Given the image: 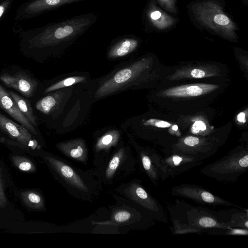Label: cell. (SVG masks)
Segmentation results:
<instances>
[{
	"label": "cell",
	"instance_id": "6da1fadb",
	"mask_svg": "<svg viewBox=\"0 0 248 248\" xmlns=\"http://www.w3.org/2000/svg\"><path fill=\"white\" fill-rule=\"evenodd\" d=\"M44 158L55 178L70 195L90 202L99 197L103 183L93 170H83L52 155H46Z\"/></svg>",
	"mask_w": 248,
	"mask_h": 248
},
{
	"label": "cell",
	"instance_id": "7a4b0ae2",
	"mask_svg": "<svg viewBox=\"0 0 248 248\" xmlns=\"http://www.w3.org/2000/svg\"><path fill=\"white\" fill-rule=\"evenodd\" d=\"M149 61L145 59L118 67L100 78L93 93V99L98 100L134 86L141 74L148 68Z\"/></svg>",
	"mask_w": 248,
	"mask_h": 248
},
{
	"label": "cell",
	"instance_id": "3957f363",
	"mask_svg": "<svg viewBox=\"0 0 248 248\" xmlns=\"http://www.w3.org/2000/svg\"><path fill=\"white\" fill-rule=\"evenodd\" d=\"M168 210L170 219L186 224L201 233L229 228L217 220L215 211L200 206H193L184 201L176 200L175 204L168 207Z\"/></svg>",
	"mask_w": 248,
	"mask_h": 248
},
{
	"label": "cell",
	"instance_id": "277c9868",
	"mask_svg": "<svg viewBox=\"0 0 248 248\" xmlns=\"http://www.w3.org/2000/svg\"><path fill=\"white\" fill-rule=\"evenodd\" d=\"M248 170V150L239 147L201 170L203 175L223 183H234Z\"/></svg>",
	"mask_w": 248,
	"mask_h": 248
},
{
	"label": "cell",
	"instance_id": "5b68a950",
	"mask_svg": "<svg viewBox=\"0 0 248 248\" xmlns=\"http://www.w3.org/2000/svg\"><path fill=\"white\" fill-rule=\"evenodd\" d=\"M137 164L130 147L123 143L93 170L102 183L110 185L134 172Z\"/></svg>",
	"mask_w": 248,
	"mask_h": 248
},
{
	"label": "cell",
	"instance_id": "8992f818",
	"mask_svg": "<svg viewBox=\"0 0 248 248\" xmlns=\"http://www.w3.org/2000/svg\"><path fill=\"white\" fill-rule=\"evenodd\" d=\"M142 182L140 180L134 179L126 183H122L115 190L125 199L146 210L155 220L167 223L168 219L163 207L145 188Z\"/></svg>",
	"mask_w": 248,
	"mask_h": 248
},
{
	"label": "cell",
	"instance_id": "52a82bcc",
	"mask_svg": "<svg viewBox=\"0 0 248 248\" xmlns=\"http://www.w3.org/2000/svg\"><path fill=\"white\" fill-rule=\"evenodd\" d=\"M154 220L148 211L138 205L137 207L121 205L112 209L108 220L93 223L116 227L128 225L138 229H146L152 225Z\"/></svg>",
	"mask_w": 248,
	"mask_h": 248
},
{
	"label": "cell",
	"instance_id": "ba28073f",
	"mask_svg": "<svg viewBox=\"0 0 248 248\" xmlns=\"http://www.w3.org/2000/svg\"><path fill=\"white\" fill-rule=\"evenodd\" d=\"M91 16H78L62 22L49 29L39 39L38 46H52L72 39L92 23Z\"/></svg>",
	"mask_w": 248,
	"mask_h": 248
},
{
	"label": "cell",
	"instance_id": "9c48e42d",
	"mask_svg": "<svg viewBox=\"0 0 248 248\" xmlns=\"http://www.w3.org/2000/svg\"><path fill=\"white\" fill-rule=\"evenodd\" d=\"M170 194L173 196L189 199L203 205L234 206L241 208L211 193L207 189L196 185L182 184L174 186L170 190Z\"/></svg>",
	"mask_w": 248,
	"mask_h": 248
},
{
	"label": "cell",
	"instance_id": "30bf717a",
	"mask_svg": "<svg viewBox=\"0 0 248 248\" xmlns=\"http://www.w3.org/2000/svg\"><path fill=\"white\" fill-rule=\"evenodd\" d=\"M202 163V161L186 155L170 154L165 157L160 155V180H165L169 177L173 178Z\"/></svg>",
	"mask_w": 248,
	"mask_h": 248
},
{
	"label": "cell",
	"instance_id": "8fae6325",
	"mask_svg": "<svg viewBox=\"0 0 248 248\" xmlns=\"http://www.w3.org/2000/svg\"><path fill=\"white\" fill-rule=\"evenodd\" d=\"M121 137L118 130L110 129L96 138L93 145V163L95 167L102 163L123 144Z\"/></svg>",
	"mask_w": 248,
	"mask_h": 248
},
{
	"label": "cell",
	"instance_id": "7c38bea8",
	"mask_svg": "<svg viewBox=\"0 0 248 248\" xmlns=\"http://www.w3.org/2000/svg\"><path fill=\"white\" fill-rule=\"evenodd\" d=\"M130 141L137 153L138 163L141 170L154 184L157 186L160 180V155L154 150L140 146L132 139Z\"/></svg>",
	"mask_w": 248,
	"mask_h": 248
},
{
	"label": "cell",
	"instance_id": "4fadbf2b",
	"mask_svg": "<svg viewBox=\"0 0 248 248\" xmlns=\"http://www.w3.org/2000/svg\"><path fill=\"white\" fill-rule=\"evenodd\" d=\"M0 79L6 86L16 90L27 97L34 95L38 86L37 81L24 72L13 75L4 74L0 77Z\"/></svg>",
	"mask_w": 248,
	"mask_h": 248
},
{
	"label": "cell",
	"instance_id": "5bb4252c",
	"mask_svg": "<svg viewBox=\"0 0 248 248\" xmlns=\"http://www.w3.org/2000/svg\"><path fill=\"white\" fill-rule=\"evenodd\" d=\"M56 147L66 157L84 164L87 163L89 151L83 139L77 138L60 142Z\"/></svg>",
	"mask_w": 248,
	"mask_h": 248
},
{
	"label": "cell",
	"instance_id": "9a60e30c",
	"mask_svg": "<svg viewBox=\"0 0 248 248\" xmlns=\"http://www.w3.org/2000/svg\"><path fill=\"white\" fill-rule=\"evenodd\" d=\"M218 86L207 83L181 85L162 91L160 95L167 97H186L200 96L211 92Z\"/></svg>",
	"mask_w": 248,
	"mask_h": 248
},
{
	"label": "cell",
	"instance_id": "2e32d148",
	"mask_svg": "<svg viewBox=\"0 0 248 248\" xmlns=\"http://www.w3.org/2000/svg\"><path fill=\"white\" fill-rule=\"evenodd\" d=\"M0 108L25 126L31 133L37 135V131L34 127L19 110L9 93L1 85H0Z\"/></svg>",
	"mask_w": 248,
	"mask_h": 248
},
{
	"label": "cell",
	"instance_id": "e0dca14e",
	"mask_svg": "<svg viewBox=\"0 0 248 248\" xmlns=\"http://www.w3.org/2000/svg\"><path fill=\"white\" fill-rule=\"evenodd\" d=\"M217 220L229 228L248 229V211L247 209H228L215 211Z\"/></svg>",
	"mask_w": 248,
	"mask_h": 248
},
{
	"label": "cell",
	"instance_id": "ac0fdd59",
	"mask_svg": "<svg viewBox=\"0 0 248 248\" xmlns=\"http://www.w3.org/2000/svg\"><path fill=\"white\" fill-rule=\"evenodd\" d=\"M73 87L52 92L37 102L36 108L45 114L48 115L52 112L59 108L62 103L68 99V96L72 93Z\"/></svg>",
	"mask_w": 248,
	"mask_h": 248
},
{
	"label": "cell",
	"instance_id": "d6986e66",
	"mask_svg": "<svg viewBox=\"0 0 248 248\" xmlns=\"http://www.w3.org/2000/svg\"><path fill=\"white\" fill-rule=\"evenodd\" d=\"M0 129L12 139L26 146H29L32 140L31 132L25 126L16 124L0 113Z\"/></svg>",
	"mask_w": 248,
	"mask_h": 248
},
{
	"label": "cell",
	"instance_id": "ffe728a7",
	"mask_svg": "<svg viewBox=\"0 0 248 248\" xmlns=\"http://www.w3.org/2000/svg\"><path fill=\"white\" fill-rule=\"evenodd\" d=\"M138 46V41L132 38H125L112 46L108 52L110 59H116L126 56L133 52Z\"/></svg>",
	"mask_w": 248,
	"mask_h": 248
},
{
	"label": "cell",
	"instance_id": "44dd1931",
	"mask_svg": "<svg viewBox=\"0 0 248 248\" xmlns=\"http://www.w3.org/2000/svg\"><path fill=\"white\" fill-rule=\"evenodd\" d=\"M217 73L213 68L198 67L179 70L171 76L170 79L181 78H201L217 75Z\"/></svg>",
	"mask_w": 248,
	"mask_h": 248
},
{
	"label": "cell",
	"instance_id": "7402d4cb",
	"mask_svg": "<svg viewBox=\"0 0 248 248\" xmlns=\"http://www.w3.org/2000/svg\"><path fill=\"white\" fill-rule=\"evenodd\" d=\"M87 80V75H76L68 76L58 80L48 87L43 94H46L58 90L74 86L76 84L83 83Z\"/></svg>",
	"mask_w": 248,
	"mask_h": 248
},
{
	"label": "cell",
	"instance_id": "603a6c76",
	"mask_svg": "<svg viewBox=\"0 0 248 248\" xmlns=\"http://www.w3.org/2000/svg\"><path fill=\"white\" fill-rule=\"evenodd\" d=\"M9 93L15 102L21 112L33 125H37L36 117L34 116L30 103L18 94L10 91Z\"/></svg>",
	"mask_w": 248,
	"mask_h": 248
},
{
	"label": "cell",
	"instance_id": "cb8c5ba5",
	"mask_svg": "<svg viewBox=\"0 0 248 248\" xmlns=\"http://www.w3.org/2000/svg\"><path fill=\"white\" fill-rule=\"evenodd\" d=\"M80 0H37L29 5L27 9L28 11L37 12Z\"/></svg>",
	"mask_w": 248,
	"mask_h": 248
},
{
	"label": "cell",
	"instance_id": "d4e9b609",
	"mask_svg": "<svg viewBox=\"0 0 248 248\" xmlns=\"http://www.w3.org/2000/svg\"><path fill=\"white\" fill-rule=\"evenodd\" d=\"M20 195L24 202L28 207L34 209H45L43 198L39 193L34 191H26L22 192Z\"/></svg>",
	"mask_w": 248,
	"mask_h": 248
},
{
	"label": "cell",
	"instance_id": "484cf974",
	"mask_svg": "<svg viewBox=\"0 0 248 248\" xmlns=\"http://www.w3.org/2000/svg\"><path fill=\"white\" fill-rule=\"evenodd\" d=\"M172 223V226L170 228L172 234H182L187 233H200V232L197 230L182 223L180 222L175 219H171Z\"/></svg>",
	"mask_w": 248,
	"mask_h": 248
},
{
	"label": "cell",
	"instance_id": "4316f807",
	"mask_svg": "<svg viewBox=\"0 0 248 248\" xmlns=\"http://www.w3.org/2000/svg\"><path fill=\"white\" fill-rule=\"evenodd\" d=\"M12 160L15 165L21 170L26 172H33L35 167L29 159L21 156H13Z\"/></svg>",
	"mask_w": 248,
	"mask_h": 248
},
{
	"label": "cell",
	"instance_id": "83f0119b",
	"mask_svg": "<svg viewBox=\"0 0 248 248\" xmlns=\"http://www.w3.org/2000/svg\"><path fill=\"white\" fill-rule=\"evenodd\" d=\"M211 235H248V229L237 228H228L211 231L208 233Z\"/></svg>",
	"mask_w": 248,
	"mask_h": 248
},
{
	"label": "cell",
	"instance_id": "f1b7e54d",
	"mask_svg": "<svg viewBox=\"0 0 248 248\" xmlns=\"http://www.w3.org/2000/svg\"><path fill=\"white\" fill-rule=\"evenodd\" d=\"M143 124L146 126H152L159 128H167L171 126V124L163 120L155 119H150L145 121Z\"/></svg>",
	"mask_w": 248,
	"mask_h": 248
},
{
	"label": "cell",
	"instance_id": "f546056e",
	"mask_svg": "<svg viewBox=\"0 0 248 248\" xmlns=\"http://www.w3.org/2000/svg\"><path fill=\"white\" fill-rule=\"evenodd\" d=\"M206 129L205 123L202 121H197L193 124L191 128V132L193 134H198L201 131L203 132Z\"/></svg>",
	"mask_w": 248,
	"mask_h": 248
},
{
	"label": "cell",
	"instance_id": "4dcf8cb0",
	"mask_svg": "<svg viewBox=\"0 0 248 248\" xmlns=\"http://www.w3.org/2000/svg\"><path fill=\"white\" fill-rule=\"evenodd\" d=\"M214 20L219 26H226L230 23L229 18L223 14L216 15L214 17Z\"/></svg>",
	"mask_w": 248,
	"mask_h": 248
},
{
	"label": "cell",
	"instance_id": "1f68e13d",
	"mask_svg": "<svg viewBox=\"0 0 248 248\" xmlns=\"http://www.w3.org/2000/svg\"><path fill=\"white\" fill-rule=\"evenodd\" d=\"M7 202L4 191L3 185L0 178V207L3 208L7 205Z\"/></svg>",
	"mask_w": 248,
	"mask_h": 248
},
{
	"label": "cell",
	"instance_id": "d6a6232c",
	"mask_svg": "<svg viewBox=\"0 0 248 248\" xmlns=\"http://www.w3.org/2000/svg\"><path fill=\"white\" fill-rule=\"evenodd\" d=\"M162 14L160 11L156 10L152 12L150 14L151 18L154 20H156L161 17Z\"/></svg>",
	"mask_w": 248,
	"mask_h": 248
},
{
	"label": "cell",
	"instance_id": "836d02e7",
	"mask_svg": "<svg viewBox=\"0 0 248 248\" xmlns=\"http://www.w3.org/2000/svg\"><path fill=\"white\" fill-rule=\"evenodd\" d=\"M237 119L239 122L245 123L246 122L245 113L243 112L239 113L237 115Z\"/></svg>",
	"mask_w": 248,
	"mask_h": 248
},
{
	"label": "cell",
	"instance_id": "e575fe53",
	"mask_svg": "<svg viewBox=\"0 0 248 248\" xmlns=\"http://www.w3.org/2000/svg\"><path fill=\"white\" fill-rule=\"evenodd\" d=\"M4 10V8L3 6H0V17L2 15Z\"/></svg>",
	"mask_w": 248,
	"mask_h": 248
},
{
	"label": "cell",
	"instance_id": "d590c367",
	"mask_svg": "<svg viewBox=\"0 0 248 248\" xmlns=\"http://www.w3.org/2000/svg\"><path fill=\"white\" fill-rule=\"evenodd\" d=\"M172 128L174 130H175V131L178 130V127L177 125L173 126Z\"/></svg>",
	"mask_w": 248,
	"mask_h": 248
}]
</instances>
